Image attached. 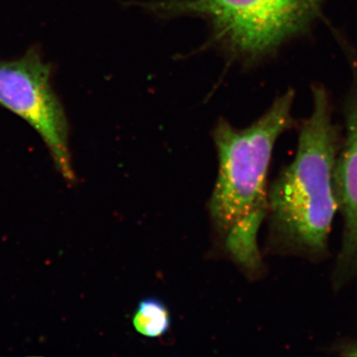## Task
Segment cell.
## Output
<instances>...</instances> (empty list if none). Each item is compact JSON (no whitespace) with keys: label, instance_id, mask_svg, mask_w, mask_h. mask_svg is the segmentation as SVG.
<instances>
[{"label":"cell","instance_id":"6da1fadb","mask_svg":"<svg viewBox=\"0 0 357 357\" xmlns=\"http://www.w3.org/2000/svg\"><path fill=\"white\" fill-rule=\"evenodd\" d=\"M294 98L289 89L248 128L220 119L213 129L218 172L211 218L227 252L249 272L262 266L257 238L268 213V170L277 140L292 126Z\"/></svg>","mask_w":357,"mask_h":357},{"label":"cell","instance_id":"7a4b0ae2","mask_svg":"<svg viewBox=\"0 0 357 357\" xmlns=\"http://www.w3.org/2000/svg\"><path fill=\"white\" fill-rule=\"evenodd\" d=\"M338 143L326 89L314 86L312 112L301 128L295 158L268 191L272 238L282 250L316 261L328 255L338 211Z\"/></svg>","mask_w":357,"mask_h":357},{"label":"cell","instance_id":"3957f363","mask_svg":"<svg viewBox=\"0 0 357 357\" xmlns=\"http://www.w3.org/2000/svg\"><path fill=\"white\" fill-rule=\"evenodd\" d=\"M325 0H154L142 3L160 17L197 16L213 41L232 57L255 62L304 32Z\"/></svg>","mask_w":357,"mask_h":357},{"label":"cell","instance_id":"277c9868","mask_svg":"<svg viewBox=\"0 0 357 357\" xmlns=\"http://www.w3.org/2000/svg\"><path fill=\"white\" fill-rule=\"evenodd\" d=\"M52 75V65L38 47H31L20 58L0 60V105L36 130L59 172L73 182L69 122Z\"/></svg>","mask_w":357,"mask_h":357},{"label":"cell","instance_id":"5b68a950","mask_svg":"<svg viewBox=\"0 0 357 357\" xmlns=\"http://www.w3.org/2000/svg\"><path fill=\"white\" fill-rule=\"evenodd\" d=\"M335 184L344 227L333 281L335 288H342L357 281V69L345 109V137L338 151Z\"/></svg>","mask_w":357,"mask_h":357},{"label":"cell","instance_id":"8992f818","mask_svg":"<svg viewBox=\"0 0 357 357\" xmlns=\"http://www.w3.org/2000/svg\"><path fill=\"white\" fill-rule=\"evenodd\" d=\"M134 330L148 338L164 337L171 328V314L165 303L150 297L140 301L132 318Z\"/></svg>","mask_w":357,"mask_h":357},{"label":"cell","instance_id":"52a82bcc","mask_svg":"<svg viewBox=\"0 0 357 357\" xmlns=\"http://www.w3.org/2000/svg\"><path fill=\"white\" fill-rule=\"evenodd\" d=\"M351 351L354 352H351V356H357V347H354V349H351Z\"/></svg>","mask_w":357,"mask_h":357}]
</instances>
